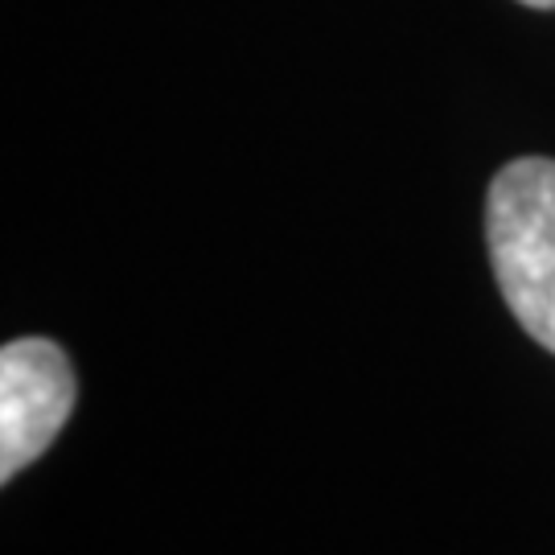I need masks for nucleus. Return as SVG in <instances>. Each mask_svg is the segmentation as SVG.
<instances>
[{
	"label": "nucleus",
	"instance_id": "1",
	"mask_svg": "<svg viewBox=\"0 0 555 555\" xmlns=\"http://www.w3.org/2000/svg\"><path fill=\"white\" fill-rule=\"evenodd\" d=\"M486 247L515 321L555 354V160L498 169L486 198Z\"/></svg>",
	"mask_w": 555,
	"mask_h": 555
},
{
	"label": "nucleus",
	"instance_id": "2",
	"mask_svg": "<svg viewBox=\"0 0 555 555\" xmlns=\"http://www.w3.org/2000/svg\"><path fill=\"white\" fill-rule=\"evenodd\" d=\"M79 383L50 337H17L0 350V481L34 465L66 428Z\"/></svg>",
	"mask_w": 555,
	"mask_h": 555
},
{
	"label": "nucleus",
	"instance_id": "3",
	"mask_svg": "<svg viewBox=\"0 0 555 555\" xmlns=\"http://www.w3.org/2000/svg\"><path fill=\"white\" fill-rule=\"evenodd\" d=\"M518 4H527V9H555V0H518Z\"/></svg>",
	"mask_w": 555,
	"mask_h": 555
}]
</instances>
